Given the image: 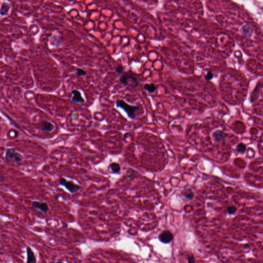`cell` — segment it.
Returning <instances> with one entry per match:
<instances>
[{"label": "cell", "instance_id": "obj_1", "mask_svg": "<svg viewBox=\"0 0 263 263\" xmlns=\"http://www.w3.org/2000/svg\"><path fill=\"white\" fill-rule=\"evenodd\" d=\"M116 106L118 108H120L124 110V112L127 114L129 118L131 119H135L137 113L140 110V107L139 105H132L127 103L126 101L123 100H118L116 101Z\"/></svg>", "mask_w": 263, "mask_h": 263}, {"label": "cell", "instance_id": "obj_2", "mask_svg": "<svg viewBox=\"0 0 263 263\" xmlns=\"http://www.w3.org/2000/svg\"><path fill=\"white\" fill-rule=\"evenodd\" d=\"M5 157L7 161L16 164L22 162L24 159L23 155L13 148L6 149Z\"/></svg>", "mask_w": 263, "mask_h": 263}, {"label": "cell", "instance_id": "obj_3", "mask_svg": "<svg viewBox=\"0 0 263 263\" xmlns=\"http://www.w3.org/2000/svg\"><path fill=\"white\" fill-rule=\"evenodd\" d=\"M59 185L61 186H64L70 193L74 194L77 193L81 189V186L71 181L66 180V178L63 177H60L59 180Z\"/></svg>", "mask_w": 263, "mask_h": 263}, {"label": "cell", "instance_id": "obj_4", "mask_svg": "<svg viewBox=\"0 0 263 263\" xmlns=\"http://www.w3.org/2000/svg\"><path fill=\"white\" fill-rule=\"evenodd\" d=\"M119 81L124 86H129L133 89L137 87L139 82L135 77L127 74H124L120 76Z\"/></svg>", "mask_w": 263, "mask_h": 263}, {"label": "cell", "instance_id": "obj_5", "mask_svg": "<svg viewBox=\"0 0 263 263\" xmlns=\"http://www.w3.org/2000/svg\"><path fill=\"white\" fill-rule=\"evenodd\" d=\"M32 205V207L34 208L35 209L39 210L44 214H46L49 210V205L47 204V202L35 200L33 202Z\"/></svg>", "mask_w": 263, "mask_h": 263}, {"label": "cell", "instance_id": "obj_6", "mask_svg": "<svg viewBox=\"0 0 263 263\" xmlns=\"http://www.w3.org/2000/svg\"><path fill=\"white\" fill-rule=\"evenodd\" d=\"M158 238L161 242L164 244H168L171 242L173 240V235L170 231L166 230L162 232L161 233L159 234Z\"/></svg>", "mask_w": 263, "mask_h": 263}, {"label": "cell", "instance_id": "obj_7", "mask_svg": "<svg viewBox=\"0 0 263 263\" xmlns=\"http://www.w3.org/2000/svg\"><path fill=\"white\" fill-rule=\"evenodd\" d=\"M71 100L74 102L77 103H83L85 102V100L82 96L80 91L77 89H73L72 91Z\"/></svg>", "mask_w": 263, "mask_h": 263}, {"label": "cell", "instance_id": "obj_8", "mask_svg": "<svg viewBox=\"0 0 263 263\" xmlns=\"http://www.w3.org/2000/svg\"><path fill=\"white\" fill-rule=\"evenodd\" d=\"M26 263H37V260L34 251L29 246L26 247Z\"/></svg>", "mask_w": 263, "mask_h": 263}, {"label": "cell", "instance_id": "obj_9", "mask_svg": "<svg viewBox=\"0 0 263 263\" xmlns=\"http://www.w3.org/2000/svg\"><path fill=\"white\" fill-rule=\"evenodd\" d=\"M41 129L44 132L49 133L52 132V131L54 130L55 129V126L54 124H52V122L44 120L41 123Z\"/></svg>", "mask_w": 263, "mask_h": 263}, {"label": "cell", "instance_id": "obj_10", "mask_svg": "<svg viewBox=\"0 0 263 263\" xmlns=\"http://www.w3.org/2000/svg\"><path fill=\"white\" fill-rule=\"evenodd\" d=\"M213 137L215 141L217 142H220L226 139V134L224 131L221 130H216L213 133Z\"/></svg>", "mask_w": 263, "mask_h": 263}, {"label": "cell", "instance_id": "obj_11", "mask_svg": "<svg viewBox=\"0 0 263 263\" xmlns=\"http://www.w3.org/2000/svg\"><path fill=\"white\" fill-rule=\"evenodd\" d=\"M109 169L112 173L114 174H117L120 171L121 168L120 164L117 162H113L110 164Z\"/></svg>", "mask_w": 263, "mask_h": 263}, {"label": "cell", "instance_id": "obj_12", "mask_svg": "<svg viewBox=\"0 0 263 263\" xmlns=\"http://www.w3.org/2000/svg\"><path fill=\"white\" fill-rule=\"evenodd\" d=\"M11 6L8 4L4 3L0 8V14L2 16H6L8 14Z\"/></svg>", "mask_w": 263, "mask_h": 263}, {"label": "cell", "instance_id": "obj_13", "mask_svg": "<svg viewBox=\"0 0 263 263\" xmlns=\"http://www.w3.org/2000/svg\"><path fill=\"white\" fill-rule=\"evenodd\" d=\"M144 89L150 93H153L156 91V86L154 83L146 84L144 86Z\"/></svg>", "mask_w": 263, "mask_h": 263}, {"label": "cell", "instance_id": "obj_14", "mask_svg": "<svg viewBox=\"0 0 263 263\" xmlns=\"http://www.w3.org/2000/svg\"><path fill=\"white\" fill-rule=\"evenodd\" d=\"M181 194L183 196L189 200H192L193 198V193L190 189H186L183 190V191L182 192Z\"/></svg>", "mask_w": 263, "mask_h": 263}, {"label": "cell", "instance_id": "obj_15", "mask_svg": "<svg viewBox=\"0 0 263 263\" xmlns=\"http://www.w3.org/2000/svg\"><path fill=\"white\" fill-rule=\"evenodd\" d=\"M243 34L245 36H250L252 33V29L250 26L246 25L243 27Z\"/></svg>", "mask_w": 263, "mask_h": 263}, {"label": "cell", "instance_id": "obj_16", "mask_svg": "<svg viewBox=\"0 0 263 263\" xmlns=\"http://www.w3.org/2000/svg\"><path fill=\"white\" fill-rule=\"evenodd\" d=\"M246 145L243 143H239V145H237V147H236L237 151L239 152V153H244L246 151Z\"/></svg>", "mask_w": 263, "mask_h": 263}, {"label": "cell", "instance_id": "obj_17", "mask_svg": "<svg viewBox=\"0 0 263 263\" xmlns=\"http://www.w3.org/2000/svg\"><path fill=\"white\" fill-rule=\"evenodd\" d=\"M76 71L77 75L79 76H80V77H83L86 75V72L81 68H77Z\"/></svg>", "mask_w": 263, "mask_h": 263}, {"label": "cell", "instance_id": "obj_18", "mask_svg": "<svg viewBox=\"0 0 263 263\" xmlns=\"http://www.w3.org/2000/svg\"><path fill=\"white\" fill-rule=\"evenodd\" d=\"M236 210H237L236 208L235 207V206H230L227 209V212L230 214H233L236 212Z\"/></svg>", "mask_w": 263, "mask_h": 263}, {"label": "cell", "instance_id": "obj_19", "mask_svg": "<svg viewBox=\"0 0 263 263\" xmlns=\"http://www.w3.org/2000/svg\"><path fill=\"white\" fill-rule=\"evenodd\" d=\"M124 70V67L122 65H118L115 67V70L118 74H121Z\"/></svg>", "mask_w": 263, "mask_h": 263}, {"label": "cell", "instance_id": "obj_20", "mask_svg": "<svg viewBox=\"0 0 263 263\" xmlns=\"http://www.w3.org/2000/svg\"><path fill=\"white\" fill-rule=\"evenodd\" d=\"M212 78L213 74L212 73V72H210V71L208 72L207 73L206 76H205V78H206V80H210L212 79Z\"/></svg>", "mask_w": 263, "mask_h": 263}, {"label": "cell", "instance_id": "obj_21", "mask_svg": "<svg viewBox=\"0 0 263 263\" xmlns=\"http://www.w3.org/2000/svg\"><path fill=\"white\" fill-rule=\"evenodd\" d=\"M188 263H195V258L194 256H190L188 258Z\"/></svg>", "mask_w": 263, "mask_h": 263}, {"label": "cell", "instance_id": "obj_22", "mask_svg": "<svg viewBox=\"0 0 263 263\" xmlns=\"http://www.w3.org/2000/svg\"><path fill=\"white\" fill-rule=\"evenodd\" d=\"M4 180V177L2 175H0V182L3 181Z\"/></svg>", "mask_w": 263, "mask_h": 263}, {"label": "cell", "instance_id": "obj_23", "mask_svg": "<svg viewBox=\"0 0 263 263\" xmlns=\"http://www.w3.org/2000/svg\"><path fill=\"white\" fill-rule=\"evenodd\" d=\"M244 247L245 249H248V248H249V246L248 245H247V244H245V245H244Z\"/></svg>", "mask_w": 263, "mask_h": 263}, {"label": "cell", "instance_id": "obj_24", "mask_svg": "<svg viewBox=\"0 0 263 263\" xmlns=\"http://www.w3.org/2000/svg\"><path fill=\"white\" fill-rule=\"evenodd\" d=\"M49 263H64L63 261H52V262H50Z\"/></svg>", "mask_w": 263, "mask_h": 263}, {"label": "cell", "instance_id": "obj_25", "mask_svg": "<svg viewBox=\"0 0 263 263\" xmlns=\"http://www.w3.org/2000/svg\"><path fill=\"white\" fill-rule=\"evenodd\" d=\"M0 162H1V160H0Z\"/></svg>", "mask_w": 263, "mask_h": 263}]
</instances>
